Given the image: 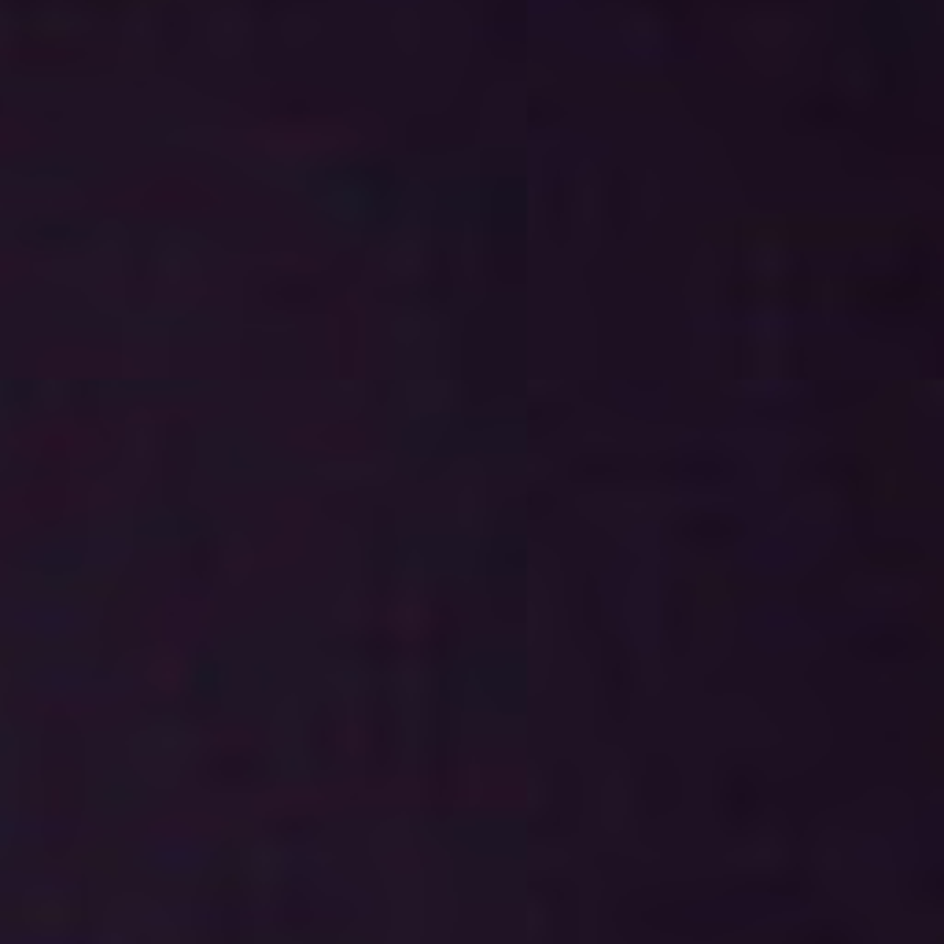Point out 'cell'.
<instances>
[{
  "instance_id": "obj_1",
  "label": "cell",
  "mask_w": 944,
  "mask_h": 944,
  "mask_svg": "<svg viewBox=\"0 0 944 944\" xmlns=\"http://www.w3.org/2000/svg\"><path fill=\"white\" fill-rule=\"evenodd\" d=\"M926 634L908 623H878L863 628L849 639V650L867 664H908L926 653Z\"/></svg>"
},
{
  "instance_id": "obj_2",
  "label": "cell",
  "mask_w": 944,
  "mask_h": 944,
  "mask_svg": "<svg viewBox=\"0 0 944 944\" xmlns=\"http://www.w3.org/2000/svg\"><path fill=\"white\" fill-rule=\"evenodd\" d=\"M734 476V465L716 450H686V454H672L661 465V480L672 487H720Z\"/></svg>"
},
{
  "instance_id": "obj_3",
  "label": "cell",
  "mask_w": 944,
  "mask_h": 944,
  "mask_svg": "<svg viewBox=\"0 0 944 944\" xmlns=\"http://www.w3.org/2000/svg\"><path fill=\"white\" fill-rule=\"evenodd\" d=\"M761 808V778H756L753 767H731L727 775L720 778L716 789V811L727 830H742L745 822L756 816Z\"/></svg>"
},
{
  "instance_id": "obj_4",
  "label": "cell",
  "mask_w": 944,
  "mask_h": 944,
  "mask_svg": "<svg viewBox=\"0 0 944 944\" xmlns=\"http://www.w3.org/2000/svg\"><path fill=\"white\" fill-rule=\"evenodd\" d=\"M745 524L731 513L720 510H690L683 521L675 524V535L694 550H727L742 539Z\"/></svg>"
},
{
  "instance_id": "obj_5",
  "label": "cell",
  "mask_w": 944,
  "mask_h": 944,
  "mask_svg": "<svg viewBox=\"0 0 944 944\" xmlns=\"http://www.w3.org/2000/svg\"><path fill=\"white\" fill-rule=\"evenodd\" d=\"M601 675H606V697L612 716H628L631 709V686H634V668L631 657L620 642L606 646V664H601Z\"/></svg>"
},
{
  "instance_id": "obj_6",
  "label": "cell",
  "mask_w": 944,
  "mask_h": 944,
  "mask_svg": "<svg viewBox=\"0 0 944 944\" xmlns=\"http://www.w3.org/2000/svg\"><path fill=\"white\" fill-rule=\"evenodd\" d=\"M690 617H694V587L675 584L672 595H668V606H664V631H668L672 650H679V653L690 646Z\"/></svg>"
},
{
  "instance_id": "obj_7",
  "label": "cell",
  "mask_w": 944,
  "mask_h": 944,
  "mask_svg": "<svg viewBox=\"0 0 944 944\" xmlns=\"http://www.w3.org/2000/svg\"><path fill=\"white\" fill-rule=\"evenodd\" d=\"M805 476L808 480H827V484H841V487H856V484H863L867 465L860 458H849V454H822L816 461H808Z\"/></svg>"
},
{
  "instance_id": "obj_8",
  "label": "cell",
  "mask_w": 944,
  "mask_h": 944,
  "mask_svg": "<svg viewBox=\"0 0 944 944\" xmlns=\"http://www.w3.org/2000/svg\"><path fill=\"white\" fill-rule=\"evenodd\" d=\"M623 469H628V461H620V458H579L573 465V480H579V484H584V480H595V484H612V480L628 476Z\"/></svg>"
},
{
  "instance_id": "obj_9",
  "label": "cell",
  "mask_w": 944,
  "mask_h": 944,
  "mask_svg": "<svg viewBox=\"0 0 944 944\" xmlns=\"http://www.w3.org/2000/svg\"><path fill=\"white\" fill-rule=\"evenodd\" d=\"M311 295H314V289H306V284L281 281V284H273L266 300L277 303V306H303V303H311Z\"/></svg>"
},
{
  "instance_id": "obj_10",
  "label": "cell",
  "mask_w": 944,
  "mask_h": 944,
  "mask_svg": "<svg viewBox=\"0 0 944 944\" xmlns=\"http://www.w3.org/2000/svg\"><path fill=\"white\" fill-rule=\"evenodd\" d=\"M794 937H800V941H811V937H841V941H849V937H852V930L838 926V922H816V926L797 930Z\"/></svg>"
}]
</instances>
